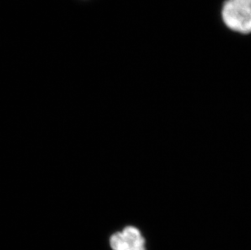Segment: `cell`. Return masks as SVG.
Masks as SVG:
<instances>
[{
  "label": "cell",
  "mask_w": 251,
  "mask_h": 250,
  "mask_svg": "<svg viewBox=\"0 0 251 250\" xmlns=\"http://www.w3.org/2000/svg\"><path fill=\"white\" fill-rule=\"evenodd\" d=\"M222 15L228 28L240 33H251V0H227Z\"/></svg>",
  "instance_id": "1"
},
{
  "label": "cell",
  "mask_w": 251,
  "mask_h": 250,
  "mask_svg": "<svg viewBox=\"0 0 251 250\" xmlns=\"http://www.w3.org/2000/svg\"><path fill=\"white\" fill-rule=\"evenodd\" d=\"M110 246L112 250H147L141 231L131 226L113 234L110 238Z\"/></svg>",
  "instance_id": "2"
}]
</instances>
